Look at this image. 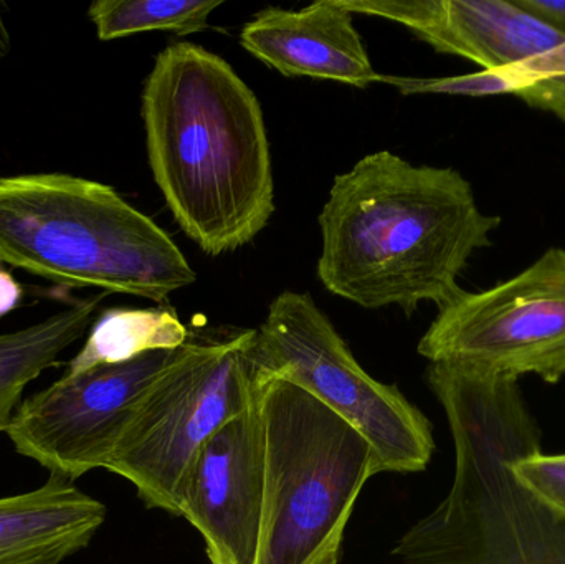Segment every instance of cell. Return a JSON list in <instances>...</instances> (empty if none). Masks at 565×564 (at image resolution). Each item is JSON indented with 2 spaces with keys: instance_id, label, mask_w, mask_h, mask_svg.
<instances>
[{
  "instance_id": "1",
  "label": "cell",
  "mask_w": 565,
  "mask_h": 564,
  "mask_svg": "<svg viewBox=\"0 0 565 564\" xmlns=\"http://www.w3.org/2000/svg\"><path fill=\"white\" fill-rule=\"evenodd\" d=\"M318 221L326 290L408 317L424 301L440 310L457 298L461 272L501 224L457 169L414 166L391 151L335 175Z\"/></svg>"
},
{
  "instance_id": "2",
  "label": "cell",
  "mask_w": 565,
  "mask_h": 564,
  "mask_svg": "<svg viewBox=\"0 0 565 564\" xmlns=\"http://www.w3.org/2000/svg\"><path fill=\"white\" fill-rule=\"evenodd\" d=\"M141 115L152 175L182 232L211 257L250 244L275 212L254 89L217 53L174 42L156 56Z\"/></svg>"
},
{
  "instance_id": "3",
  "label": "cell",
  "mask_w": 565,
  "mask_h": 564,
  "mask_svg": "<svg viewBox=\"0 0 565 564\" xmlns=\"http://www.w3.org/2000/svg\"><path fill=\"white\" fill-rule=\"evenodd\" d=\"M427 381L455 446L450 492L395 543V564H565V520L513 473L541 453V430L518 380L430 363Z\"/></svg>"
},
{
  "instance_id": "4",
  "label": "cell",
  "mask_w": 565,
  "mask_h": 564,
  "mask_svg": "<svg viewBox=\"0 0 565 564\" xmlns=\"http://www.w3.org/2000/svg\"><path fill=\"white\" fill-rule=\"evenodd\" d=\"M0 264L156 304L198 278L171 235L115 189L56 172L0 179Z\"/></svg>"
},
{
  "instance_id": "5",
  "label": "cell",
  "mask_w": 565,
  "mask_h": 564,
  "mask_svg": "<svg viewBox=\"0 0 565 564\" xmlns=\"http://www.w3.org/2000/svg\"><path fill=\"white\" fill-rule=\"evenodd\" d=\"M265 430L257 564H339L345 529L377 476L367 440L289 381L255 377Z\"/></svg>"
},
{
  "instance_id": "6",
  "label": "cell",
  "mask_w": 565,
  "mask_h": 564,
  "mask_svg": "<svg viewBox=\"0 0 565 564\" xmlns=\"http://www.w3.org/2000/svg\"><path fill=\"white\" fill-rule=\"evenodd\" d=\"M254 377L289 381L358 430L377 473L424 472L434 456L431 424L394 384L365 373L311 295L282 291L247 350Z\"/></svg>"
},
{
  "instance_id": "7",
  "label": "cell",
  "mask_w": 565,
  "mask_h": 564,
  "mask_svg": "<svg viewBox=\"0 0 565 564\" xmlns=\"http://www.w3.org/2000/svg\"><path fill=\"white\" fill-rule=\"evenodd\" d=\"M254 330L192 337L142 400L105 470L135 486L148 509L179 517V496L205 444L254 403Z\"/></svg>"
},
{
  "instance_id": "8",
  "label": "cell",
  "mask_w": 565,
  "mask_h": 564,
  "mask_svg": "<svg viewBox=\"0 0 565 564\" xmlns=\"http://www.w3.org/2000/svg\"><path fill=\"white\" fill-rule=\"evenodd\" d=\"M417 351L430 363L557 383L565 376V248H550L497 287L461 291L438 310Z\"/></svg>"
},
{
  "instance_id": "9",
  "label": "cell",
  "mask_w": 565,
  "mask_h": 564,
  "mask_svg": "<svg viewBox=\"0 0 565 564\" xmlns=\"http://www.w3.org/2000/svg\"><path fill=\"white\" fill-rule=\"evenodd\" d=\"M181 350L66 373L20 404L6 433L10 443L50 476L72 482L105 469L142 400Z\"/></svg>"
},
{
  "instance_id": "10",
  "label": "cell",
  "mask_w": 565,
  "mask_h": 564,
  "mask_svg": "<svg viewBox=\"0 0 565 564\" xmlns=\"http://www.w3.org/2000/svg\"><path fill=\"white\" fill-rule=\"evenodd\" d=\"M265 492V430L254 403L198 454L179 496V517L204 540L211 564H257Z\"/></svg>"
},
{
  "instance_id": "11",
  "label": "cell",
  "mask_w": 565,
  "mask_h": 564,
  "mask_svg": "<svg viewBox=\"0 0 565 564\" xmlns=\"http://www.w3.org/2000/svg\"><path fill=\"white\" fill-rule=\"evenodd\" d=\"M352 13L401 23L422 42L500 72L565 43L563 33L514 0H342Z\"/></svg>"
},
{
  "instance_id": "12",
  "label": "cell",
  "mask_w": 565,
  "mask_h": 564,
  "mask_svg": "<svg viewBox=\"0 0 565 564\" xmlns=\"http://www.w3.org/2000/svg\"><path fill=\"white\" fill-rule=\"evenodd\" d=\"M354 13L342 0H319L305 9L258 10L241 33V45L288 78H311L367 88L381 83Z\"/></svg>"
},
{
  "instance_id": "13",
  "label": "cell",
  "mask_w": 565,
  "mask_h": 564,
  "mask_svg": "<svg viewBox=\"0 0 565 564\" xmlns=\"http://www.w3.org/2000/svg\"><path fill=\"white\" fill-rule=\"evenodd\" d=\"M105 520V503L50 476L40 489L0 499V564L63 563L92 543Z\"/></svg>"
},
{
  "instance_id": "14",
  "label": "cell",
  "mask_w": 565,
  "mask_h": 564,
  "mask_svg": "<svg viewBox=\"0 0 565 564\" xmlns=\"http://www.w3.org/2000/svg\"><path fill=\"white\" fill-rule=\"evenodd\" d=\"M102 297L78 300L22 330L0 334V433H7L26 384L55 366L60 354L86 333Z\"/></svg>"
},
{
  "instance_id": "15",
  "label": "cell",
  "mask_w": 565,
  "mask_h": 564,
  "mask_svg": "<svg viewBox=\"0 0 565 564\" xmlns=\"http://www.w3.org/2000/svg\"><path fill=\"white\" fill-rule=\"evenodd\" d=\"M189 338L191 331L172 308L109 310L95 321L85 347L70 361L66 373L126 363L152 351L179 350Z\"/></svg>"
},
{
  "instance_id": "16",
  "label": "cell",
  "mask_w": 565,
  "mask_h": 564,
  "mask_svg": "<svg viewBox=\"0 0 565 564\" xmlns=\"http://www.w3.org/2000/svg\"><path fill=\"white\" fill-rule=\"evenodd\" d=\"M224 0H98L88 10L99 40H116L141 32L191 35L204 32L212 12Z\"/></svg>"
},
{
  "instance_id": "17",
  "label": "cell",
  "mask_w": 565,
  "mask_h": 564,
  "mask_svg": "<svg viewBox=\"0 0 565 564\" xmlns=\"http://www.w3.org/2000/svg\"><path fill=\"white\" fill-rule=\"evenodd\" d=\"M487 78L490 95L516 96L565 123V43Z\"/></svg>"
},
{
  "instance_id": "18",
  "label": "cell",
  "mask_w": 565,
  "mask_h": 564,
  "mask_svg": "<svg viewBox=\"0 0 565 564\" xmlns=\"http://www.w3.org/2000/svg\"><path fill=\"white\" fill-rule=\"evenodd\" d=\"M513 473L524 489L554 515L565 520V454L546 456L536 453L520 457L513 462Z\"/></svg>"
},
{
  "instance_id": "19",
  "label": "cell",
  "mask_w": 565,
  "mask_h": 564,
  "mask_svg": "<svg viewBox=\"0 0 565 564\" xmlns=\"http://www.w3.org/2000/svg\"><path fill=\"white\" fill-rule=\"evenodd\" d=\"M514 2L565 36V0H514Z\"/></svg>"
},
{
  "instance_id": "20",
  "label": "cell",
  "mask_w": 565,
  "mask_h": 564,
  "mask_svg": "<svg viewBox=\"0 0 565 564\" xmlns=\"http://www.w3.org/2000/svg\"><path fill=\"white\" fill-rule=\"evenodd\" d=\"M10 45H12V40H10L9 29H7L6 20H3L2 12H0V63L9 55Z\"/></svg>"
}]
</instances>
